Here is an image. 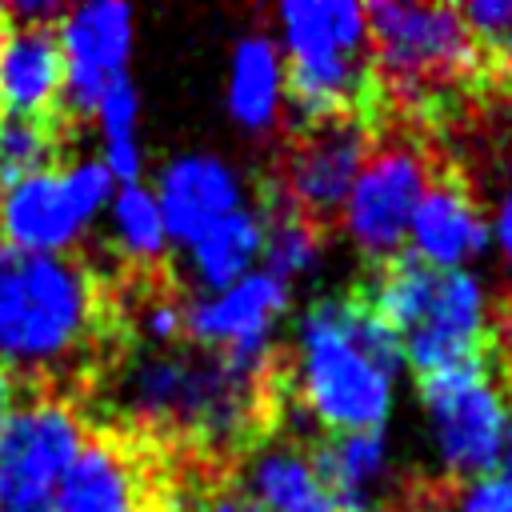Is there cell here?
<instances>
[{"instance_id":"obj_1","label":"cell","mask_w":512,"mask_h":512,"mask_svg":"<svg viewBox=\"0 0 512 512\" xmlns=\"http://www.w3.org/2000/svg\"><path fill=\"white\" fill-rule=\"evenodd\" d=\"M400 368V340L352 288L308 304L300 316L288 392H296L324 436L368 432L384 428Z\"/></svg>"},{"instance_id":"obj_2","label":"cell","mask_w":512,"mask_h":512,"mask_svg":"<svg viewBox=\"0 0 512 512\" xmlns=\"http://www.w3.org/2000/svg\"><path fill=\"white\" fill-rule=\"evenodd\" d=\"M352 288L400 340V356L416 376L488 356L484 292L472 272L432 268L412 248H400Z\"/></svg>"},{"instance_id":"obj_3","label":"cell","mask_w":512,"mask_h":512,"mask_svg":"<svg viewBox=\"0 0 512 512\" xmlns=\"http://www.w3.org/2000/svg\"><path fill=\"white\" fill-rule=\"evenodd\" d=\"M104 296L72 256H36L0 244V368L48 372L92 344Z\"/></svg>"},{"instance_id":"obj_4","label":"cell","mask_w":512,"mask_h":512,"mask_svg":"<svg viewBox=\"0 0 512 512\" xmlns=\"http://www.w3.org/2000/svg\"><path fill=\"white\" fill-rule=\"evenodd\" d=\"M372 76L380 84L384 104L428 108L448 100L452 92L476 88L484 72V56L452 4H364Z\"/></svg>"},{"instance_id":"obj_5","label":"cell","mask_w":512,"mask_h":512,"mask_svg":"<svg viewBox=\"0 0 512 512\" xmlns=\"http://www.w3.org/2000/svg\"><path fill=\"white\" fill-rule=\"evenodd\" d=\"M420 404L428 412L440 460L448 476L472 484L496 472L508 404L488 376V356H472L436 372L416 376Z\"/></svg>"},{"instance_id":"obj_6","label":"cell","mask_w":512,"mask_h":512,"mask_svg":"<svg viewBox=\"0 0 512 512\" xmlns=\"http://www.w3.org/2000/svg\"><path fill=\"white\" fill-rule=\"evenodd\" d=\"M88 432L72 404L40 396L0 424V512H52Z\"/></svg>"},{"instance_id":"obj_7","label":"cell","mask_w":512,"mask_h":512,"mask_svg":"<svg viewBox=\"0 0 512 512\" xmlns=\"http://www.w3.org/2000/svg\"><path fill=\"white\" fill-rule=\"evenodd\" d=\"M432 180V164L412 136L372 140V152L340 208L352 244L372 260H388L404 248L408 220Z\"/></svg>"},{"instance_id":"obj_8","label":"cell","mask_w":512,"mask_h":512,"mask_svg":"<svg viewBox=\"0 0 512 512\" xmlns=\"http://www.w3.org/2000/svg\"><path fill=\"white\" fill-rule=\"evenodd\" d=\"M376 132L380 128L360 116L300 124L284 152L280 180H272V188L304 220H312L316 228H328L340 216V208L372 152Z\"/></svg>"},{"instance_id":"obj_9","label":"cell","mask_w":512,"mask_h":512,"mask_svg":"<svg viewBox=\"0 0 512 512\" xmlns=\"http://www.w3.org/2000/svg\"><path fill=\"white\" fill-rule=\"evenodd\" d=\"M56 44L64 56V108L92 116L100 92L124 76L132 56V8L116 0L68 8L56 24Z\"/></svg>"},{"instance_id":"obj_10","label":"cell","mask_w":512,"mask_h":512,"mask_svg":"<svg viewBox=\"0 0 512 512\" xmlns=\"http://www.w3.org/2000/svg\"><path fill=\"white\" fill-rule=\"evenodd\" d=\"M152 196H156L168 240H176L184 248L204 228H212L220 216L244 208L240 176L208 152H188V156L168 160L160 168V180H156Z\"/></svg>"},{"instance_id":"obj_11","label":"cell","mask_w":512,"mask_h":512,"mask_svg":"<svg viewBox=\"0 0 512 512\" xmlns=\"http://www.w3.org/2000/svg\"><path fill=\"white\" fill-rule=\"evenodd\" d=\"M88 228L76 196L68 192L64 168L36 172L0 192V244L36 252V256H64Z\"/></svg>"},{"instance_id":"obj_12","label":"cell","mask_w":512,"mask_h":512,"mask_svg":"<svg viewBox=\"0 0 512 512\" xmlns=\"http://www.w3.org/2000/svg\"><path fill=\"white\" fill-rule=\"evenodd\" d=\"M412 252L432 268H460L488 248V220L456 168H432V180L408 220Z\"/></svg>"},{"instance_id":"obj_13","label":"cell","mask_w":512,"mask_h":512,"mask_svg":"<svg viewBox=\"0 0 512 512\" xmlns=\"http://www.w3.org/2000/svg\"><path fill=\"white\" fill-rule=\"evenodd\" d=\"M0 108L28 120L64 116V56L56 28H24L0 12Z\"/></svg>"},{"instance_id":"obj_14","label":"cell","mask_w":512,"mask_h":512,"mask_svg":"<svg viewBox=\"0 0 512 512\" xmlns=\"http://www.w3.org/2000/svg\"><path fill=\"white\" fill-rule=\"evenodd\" d=\"M144 492L136 452L116 436H88L64 472L52 512H124Z\"/></svg>"},{"instance_id":"obj_15","label":"cell","mask_w":512,"mask_h":512,"mask_svg":"<svg viewBox=\"0 0 512 512\" xmlns=\"http://www.w3.org/2000/svg\"><path fill=\"white\" fill-rule=\"evenodd\" d=\"M264 512H340L328 496L324 480L316 476V464L308 448L300 444H256V452L244 464V476L236 480Z\"/></svg>"},{"instance_id":"obj_16","label":"cell","mask_w":512,"mask_h":512,"mask_svg":"<svg viewBox=\"0 0 512 512\" xmlns=\"http://www.w3.org/2000/svg\"><path fill=\"white\" fill-rule=\"evenodd\" d=\"M308 456H312L316 476L324 480L328 496L336 500V508L364 512L368 496L388 464V436H384V428L336 432V436H324L316 448H308Z\"/></svg>"},{"instance_id":"obj_17","label":"cell","mask_w":512,"mask_h":512,"mask_svg":"<svg viewBox=\"0 0 512 512\" xmlns=\"http://www.w3.org/2000/svg\"><path fill=\"white\" fill-rule=\"evenodd\" d=\"M260 248H264L260 208H236L188 244L192 276H196L200 288H208V296L224 292V288H232L236 280H244L252 272V260L260 256Z\"/></svg>"},{"instance_id":"obj_18","label":"cell","mask_w":512,"mask_h":512,"mask_svg":"<svg viewBox=\"0 0 512 512\" xmlns=\"http://www.w3.org/2000/svg\"><path fill=\"white\" fill-rule=\"evenodd\" d=\"M284 100V64L268 36H248L232 52L228 112L244 132H268Z\"/></svg>"},{"instance_id":"obj_19","label":"cell","mask_w":512,"mask_h":512,"mask_svg":"<svg viewBox=\"0 0 512 512\" xmlns=\"http://www.w3.org/2000/svg\"><path fill=\"white\" fill-rule=\"evenodd\" d=\"M96 124H100V140H104V168L112 172V180L120 184H140V96L132 76H116L108 80V88L100 92L96 108H92Z\"/></svg>"},{"instance_id":"obj_20","label":"cell","mask_w":512,"mask_h":512,"mask_svg":"<svg viewBox=\"0 0 512 512\" xmlns=\"http://www.w3.org/2000/svg\"><path fill=\"white\" fill-rule=\"evenodd\" d=\"M108 220H112V240H116L120 256H128L136 264H160V256L168 248V232H164L156 196L144 184H124L120 192H112Z\"/></svg>"},{"instance_id":"obj_21","label":"cell","mask_w":512,"mask_h":512,"mask_svg":"<svg viewBox=\"0 0 512 512\" xmlns=\"http://www.w3.org/2000/svg\"><path fill=\"white\" fill-rule=\"evenodd\" d=\"M60 148H64V116L60 120H28V116L0 120V192L36 172H48Z\"/></svg>"},{"instance_id":"obj_22","label":"cell","mask_w":512,"mask_h":512,"mask_svg":"<svg viewBox=\"0 0 512 512\" xmlns=\"http://www.w3.org/2000/svg\"><path fill=\"white\" fill-rule=\"evenodd\" d=\"M456 512H512V484L504 476H484L464 484Z\"/></svg>"},{"instance_id":"obj_23","label":"cell","mask_w":512,"mask_h":512,"mask_svg":"<svg viewBox=\"0 0 512 512\" xmlns=\"http://www.w3.org/2000/svg\"><path fill=\"white\" fill-rule=\"evenodd\" d=\"M196 512H264L236 480H228V484H220V488H212L200 504H196Z\"/></svg>"},{"instance_id":"obj_24","label":"cell","mask_w":512,"mask_h":512,"mask_svg":"<svg viewBox=\"0 0 512 512\" xmlns=\"http://www.w3.org/2000/svg\"><path fill=\"white\" fill-rule=\"evenodd\" d=\"M496 240H500V252L512 268V188H508V196L500 200V212H496Z\"/></svg>"},{"instance_id":"obj_25","label":"cell","mask_w":512,"mask_h":512,"mask_svg":"<svg viewBox=\"0 0 512 512\" xmlns=\"http://www.w3.org/2000/svg\"><path fill=\"white\" fill-rule=\"evenodd\" d=\"M12 408H16V380L0 368V424L12 416Z\"/></svg>"},{"instance_id":"obj_26","label":"cell","mask_w":512,"mask_h":512,"mask_svg":"<svg viewBox=\"0 0 512 512\" xmlns=\"http://www.w3.org/2000/svg\"><path fill=\"white\" fill-rule=\"evenodd\" d=\"M124 512H172V504H164L156 492H148V488H144V492L124 508Z\"/></svg>"},{"instance_id":"obj_27","label":"cell","mask_w":512,"mask_h":512,"mask_svg":"<svg viewBox=\"0 0 512 512\" xmlns=\"http://www.w3.org/2000/svg\"><path fill=\"white\" fill-rule=\"evenodd\" d=\"M504 468V480L512 484V408H508V424H504V444H500V464Z\"/></svg>"},{"instance_id":"obj_28","label":"cell","mask_w":512,"mask_h":512,"mask_svg":"<svg viewBox=\"0 0 512 512\" xmlns=\"http://www.w3.org/2000/svg\"><path fill=\"white\" fill-rule=\"evenodd\" d=\"M364 512H384V508H364Z\"/></svg>"},{"instance_id":"obj_29","label":"cell","mask_w":512,"mask_h":512,"mask_svg":"<svg viewBox=\"0 0 512 512\" xmlns=\"http://www.w3.org/2000/svg\"><path fill=\"white\" fill-rule=\"evenodd\" d=\"M0 112H4V108H0ZM0 120H4V116H0Z\"/></svg>"}]
</instances>
